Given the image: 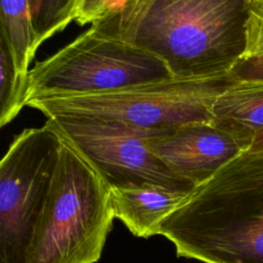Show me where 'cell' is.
Here are the masks:
<instances>
[{
  "label": "cell",
  "instance_id": "3957f363",
  "mask_svg": "<svg viewBox=\"0 0 263 263\" xmlns=\"http://www.w3.org/2000/svg\"><path fill=\"white\" fill-rule=\"evenodd\" d=\"M114 219L110 187L63 141L25 263H96Z\"/></svg>",
  "mask_w": 263,
  "mask_h": 263
},
{
  "label": "cell",
  "instance_id": "5bb4252c",
  "mask_svg": "<svg viewBox=\"0 0 263 263\" xmlns=\"http://www.w3.org/2000/svg\"><path fill=\"white\" fill-rule=\"evenodd\" d=\"M246 49L241 58L263 55V0H246Z\"/></svg>",
  "mask_w": 263,
  "mask_h": 263
},
{
  "label": "cell",
  "instance_id": "7a4b0ae2",
  "mask_svg": "<svg viewBox=\"0 0 263 263\" xmlns=\"http://www.w3.org/2000/svg\"><path fill=\"white\" fill-rule=\"evenodd\" d=\"M178 257L263 263V155L242 152L196 186L160 224Z\"/></svg>",
  "mask_w": 263,
  "mask_h": 263
},
{
  "label": "cell",
  "instance_id": "52a82bcc",
  "mask_svg": "<svg viewBox=\"0 0 263 263\" xmlns=\"http://www.w3.org/2000/svg\"><path fill=\"white\" fill-rule=\"evenodd\" d=\"M59 136L86 158L110 188L159 185L192 191L195 186L175 175L147 147L158 130L73 118H47Z\"/></svg>",
  "mask_w": 263,
  "mask_h": 263
},
{
  "label": "cell",
  "instance_id": "ba28073f",
  "mask_svg": "<svg viewBox=\"0 0 263 263\" xmlns=\"http://www.w3.org/2000/svg\"><path fill=\"white\" fill-rule=\"evenodd\" d=\"M148 149L175 175L198 186L245 152L229 135L211 122H189L146 138Z\"/></svg>",
  "mask_w": 263,
  "mask_h": 263
},
{
  "label": "cell",
  "instance_id": "9a60e30c",
  "mask_svg": "<svg viewBox=\"0 0 263 263\" xmlns=\"http://www.w3.org/2000/svg\"><path fill=\"white\" fill-rule=\"evenodd\" d=\"M229 75L237 82L263 83V55L240 58Z\"/></svg>",
  "mask_w": 263,
  "mask_h": 263
},
{
  "label": "cell",
  "instance_id": "7c38bea8",
  "mask_svg": "<svg viewBox=\"0 0 263 263\" xmlns=\"http://www.w3.org/2000/svg\"><path fill=\"white\" fill-rule=\"evenodd\" d=\"M78 3L79 0H29L36 48L75 21Z\"/></svg>",
  "mask_w": 263,
  "mask_h": 263
},
{
  "label": "cell",
  "instance_id": "ac0fdd59",
  "mask_svg": "<svg viewBox=\"0 0 263 263\" xmlns=\"http://www.w3.org/2000/svg\"><path fill=\"white\" fill-rule=\"evenodd\" d=\"M246 152L252 154H259L263 155V129L260 130L253 139L250 147Z\"/></svg>",
  "mask_w": 263,
  "mask_h": 263
},
{
  "label": "cell",
  "instance_id": "e0dca14e",
  "mask_svg": "<svg viewBox=\"0 0 263 263\" xmlns=\"http://www.w3.org/2000/svg\"><path fill=\"white\" fill-rule=\"evenodd\" d=\"M130 1L132 0H103L99 17L93 24L112 20L118 16Z\"/></svg>",
  "mask_w": 263,
  "mask_h": 263
},
{
  "label": "cell",
  "instance_id": "5b68a950",
  "mask_svg": "<svg viewBox=\"0 0 263 263\" xmlns=\"http://www.w3.org/2000/svg\"><path fill=\"white\" fill-rule=\"evenodd\" d=\"M170 78L156 55L90 26L29 71L25 106L36 98L93 95Z\"/></svg>",
  "mask_w": 263,
  "mask_h": 263
},
{
  "label": "cell",
  "instance_id": "277c9868",
  "mask_svg": "<svg viewBox=\"0 0 263 263\" xmlns=\"http://www.w3.org/2000/svg\"><path fill=\"white\" fill-rule=\"evenodd\" d=\"M235 80L228 74L170 78L75 97L36 98L26 106L47 118L90 119L144 130H163L189 122H211L216 98Z\"/></svg>",
  "mask_w": 263,
  "mask_h": 263
},
{
  "label": "cell",
  "instance_id": "2e32d148",
  "mask_svg": "<svg viewBox=\"0 0 263 263\" xmlns=\"http://www.w3.org/2000/svg\"><path fill=\"white\" fill-rule=\"evenodd\" d=\"M103 0H79L75 22L80 26L93 24L100 14Z\"/></svg>",
  "mask_w": 263,
  "mask_h": 263
},
{
  "label": "cell",
  "instance_id": "4fadbf2b",
  "mask_svg": "<svg viewBox=\"0 0 263 263\" xmlns=\"http://www.w3.org/2000/svg\"><path fill=\"white\" fill-rule=\"evenodd\" d=\"M26 91L16 80L10 50L0 37V125L9 123L25 107Z\"/></svg>",
  "mask_w": 263,
  "mask_h": 263
},
{
  "label": "cell",
  "instance_id": "6da1fadb",
  "mask_svg": "<svg viewBox=\"0 0 263 263\" xmlns=\"http://www.w3.org/2000/svg\"><path fill=\"white\" fill-rule=\"evenodd\" d=\"M246 21V0H132L91 27L156 55L175 78H206L243 55Z\"/></svg>",
  "mask_w": 263,
  "mask_h": 263
},
{
  "label": "cell",
  "instance_id": "8992f818",
  "mask_svg": "<svg viewBox=\"0 0 263 263\" xmlns=\"http://www.w3.org/2000/svg\"><path fill=\"white\" fill-rule=\"evenodd\" d=\"M63 140L46 122L24 129L0 162V263H25Z\"/></svg>",
  "mask_w": 263,
  "mask_h": 263
},
{
  "label": "cell",
  "instance_id": "8fae6325",
  "mask_svg": "<svg viewBox=\"0 0 263 263\" xmlns=\"http://www.w3.org/2000/svg\"><path fill=\"white\" fill-rule=\"evenodd\" d=\"M1 36L6 42L14 65L15 76L23 89H27L29 66L36 53L29 0H0Z\"/></svg>",
  "mask_w": 263,
  "mask_h": 263
},
{
  "label": "cell",
  "instance_id": "30bf717a",
  "mask_svg": "<svg viewBox=\"0 0 263 263\" xmlns=\"http://www.w3.org/2000/svg\"><path fill=\"white\" fill-rule=\"evenodd\" d=\"M211 114V123L247 151L263 129V83L234 81L216 98Z\"/></svg>",
  "mask_w": 263,
  "mask_h": 263
},
{
  "label": "cell",
  "instance_id": "9c48e42d",
  "mask_svg": "<svg viewBox=\"0 0 263 263\" xmlns=\"http://www.w3.org/2000/svg\"><path fill=\"white\" fill-rule=\"evenodd\" d=\"M191 191L147 184L110 188L114 217L137 237L158 234L162 221L174 212Z\"/></svg>",
  "mask_w": 263,
  "mask_h": 263
}]
</instances>
